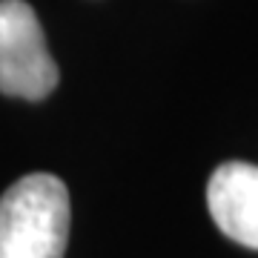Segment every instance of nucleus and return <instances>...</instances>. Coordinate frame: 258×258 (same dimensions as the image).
I'll return each mask as SVG.
<instances>
[{"label":"nucleus","mask_w":258,"mask_h":258,"mask_svg":"<svg viewBox=\"0 0 258 258\" xmlns=\"http://www.w3.org/2000/svg\"><path fill=\"white\" fill-rule=\"evenodd\" d=\"M57 78L35 9L26 0H0V92L43 101L55 92Z\"/></svg>","instance_id":"obj_2"},{"label":"nucleus","mask_w":258,"mask_h":258,"mask_svg":"<svg viewBox=\"0 0 258 258\" xmlns=\"http://www.w3.org/2000/svg\"><path fill=\"white\" fill-rule=\"evenodd\" d=\"M207 207L227 238L258 249V166L244 161L221 164L207 184Z\"/></svg>","instance_id":"obj_3"},{"label":"nucleus","mask_w":258,"mask_h":258,"mask_svg":"<svg viewBox=\"0 0 258 258\" xmlns=\"http://www.w3.org/2000/svg\"><path fill=\"white\" fill-rule=\"evenodd\" d=\"M69 227V189L57 175L32 172L0 195V258H63Z\"/></svg>","instance_id":"obj_1"}]
</instances>
